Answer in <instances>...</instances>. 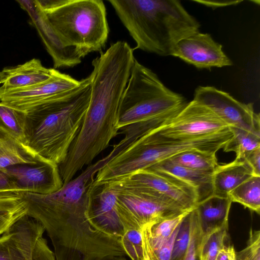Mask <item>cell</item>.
<instances>
[{"mask_svg": "<svg viewBox=\"0 0 260 260\" xmlns=\"http://www.w3.org/2000/svg\"><path fill=\"white\" fill-rule=\"evenodd\" d=\"M160 80L157 75L135 59L119 108L118 127L155 119H169L187 103Z\"/></svg>", "mask_w": 260, "mask_h": 260, "instance_id": "cell-5", "label": "cell"}, {"mask_svg": "<svg viewBox=\"0 0 260 260\" xmlns=\"http://www.w3.org/2000/svg\"><path fill=\"white\" fill-rule=\"evenodd\" d=\"M191 210L186 214L179 224L173 243L171 260H183L185 256L191 236Z\"/></svg>", "mask_w": 260, "mask_h": 260, "instance_id": "cell-29", "label": "cell"}, {"mask_svg": "<svg viewBox=\"0 0 260 260\" xmlns=\"http://www.w3.org/2000/svg\"><path fill=\"white\" fill-rule=\"evenodd\" d=\"M237 260H260V232L250 231L247 245L245 248L236 252Z\"/></svg>", "mask_w": 260, "mask_h": 260, "instance_id": "cell-32", "label": "cell"}, {"mask_svg": "<svg viewBox=\"0 0 260 260\" xmlns=\"http://www.w3.org/2000/svg\"><path fill=\"white\" fill-rule=\"evenodd\" d=\"M121 243L132 260H144L141 230H128L121 237Z\"/></svg>", "mask_w": 260, "mask_h": 260, "instance_id": "cell-30", "label": "cell"}, {"mask_svg": "<svg viewBox=\"0 0 260 260\" xmlns=\"http://www.w3.org/2000/svg\"><path fill=\"white\" fill-rule=\"evenodd\" d=\"M3 171L11 177L19 192L49 194L63 184L58 165L40 156L35 163L14 165Z\"/></svg>", "mask_w": 260, "mask_h": 260, "instance_id": "cell-11", "label": "cell"}, {"mask_svg": "<svg viewBox=\"0 0 260 260\" xmlns=\"http://www.w3.org/2000/svg\"><path fill=\"white\" fill-rule=\"evenodd\" d=\"M115 184L119 188L117 212L125 231L141 230L150 223L190 210L163 194L143 189L121 188Z\"/></svg>", "mask_w": 260, "mask_h": 260, "instance_id": "cell-7", "label": "cell"}, {"mask_svg": "<svg viewBox=\"0 0 260 260\" xmlns=\"http://www.w3.org/2000/svg\"><path fill=\"white\" fill-rule=\"evenodd\" d=\"M109 260H127V259H126L125 258H124V257H118L113 258L112 259H110Z\"/></svg>", "mask_w": 260, "mask_h": 260, "instance_id": "cell-38", "label": "cell"}, {"mask_svg": "<svg viewBox=\"0 0 260 260\" xmlns=\"http://www.w3.org/2000/svg\"><path fill=\"white\" fill-rule=\"evenodd\" d=\"M173 162L207 174L213 175L218 164L216 153L189 150L169 158Z\"/></svg>", "mask_w": 260, "mask_h": 260, "instance_id": "cell-24", "label": "cell"}, {"mask_svg": "<svg viewBox=\"0 0 260 260\" xmlns=\"http://www.w3.org/2000/svg\"><path fill=\"white\" fill-rule=\"evenodd\" d=\"M254 175L249 165L244 159H235L217 166L212 175L213 195L229 197L230 192L242 182Z\"/></svg>", "mask_w": 260, "mask_h": 260, "instance_id": "cell-19", "label": "cell"}, {"mask_svg": "<svg viewBox=\"0 0 260 260\" xmlns=\"http://www.w3.org/2000/svg\"><path fill=\"white\" fill-rule=\"evenodd\" d=\"M136 43L135 49L171 55L182 38L199 31V22L177 0H108Z\"/></svg>", "mask_w": 260, "mask_h": 260, "instance_id": "cell-3", "label": "cell"}, {"mask_svg": "<svg viewBox=\"0 0 260 260\" xmlns=\"http://www.w3.org/2000/svg\"><path fill=\"white\" fill-rule=\"evenodd\" d=\"M233 136L230 128L205 137L174 139L160 135L155 128L111 159L97 173L96 180L101 183L117 181L186 151L216 153Z\"/></svg>", "mask_w": 260, "mask_h": 260, "instance_id": "cell-4", "label": "cell"}, {"mask_svg": "<svg viewBox=\"0 0 260 260\" xmlns=\"http://www.w3.org/2000/svg\"><path fill=\"white\" fill-rule=\"evenodd\" d=\"M233 137L223 148L225 152H235L236 158L243 159L250 151L260 147V132L248 131L231 126Z\"/></svg>", "mask_w": 260, "mask_h": 260, "instance_id": "cell-26", "label": "cell"}, {"mask_svg": "<svg viewBox=\"0 0 260 260\" xmlns=\"http://www.w3.org/2000/svg\"><path fill=\"white\" fill-rule=\"evenodd\" d=\"M80 82V80L53 69L51 77L43 82L0 93V102L26 113L55 95L75 88Z\"/></svg>", "mask_w": 260, "mask_h": 260, "instance_id": "cell-13", "label": "cell"}, {"mask_svg": "<svg viewBox=\"0 0 260 260\" xmlns=\"http://www.w3.org/2000/svg\"><path fill=\"white\" fill-rule=\"evenodd\" d=\"M29 15L46 48L51 56L54 69L71 68L81 62L77 50L67 46L33 1H16Z\"/></svg>", "mask_w": 260, "mask_h": 260, "instance_id": "cell-15", "label": "cell"}, {"mask_svg": "<svg viewBox=\"0 0 260 260\" xmlns=\"http://www.w3.org/2000/svg\"><path fill=\"white\" fill-rule=\"evenodd\" d=\"M0 260H18L17 249L11 230L0 236Z\"/></svg>", "mask_w": 260, "mask_h": 260, "instance_id": "cell-33", "label": "cell"}, {"mask_svg": "<svg viewBox=\"0 0 260 260\" xmlns=\"http://www.w3.org/2000/svg\"><path fill=\"white\" fill-rule=\"evenodd\" d=\"M119 188L113 182H95L91 192L87 217L98 231L121 238L125 230L118 216L116 201Z\"/></svg>", "mask_w": 260, "mask_h": 260, "instance_id": "cell-12", "label": "cell"}, {"mask_svg": "<svg viewBox=\"0 0 260 260\" xmlns=\"http://www.w3.org/2000/svg\"><path fill=\"white\" fill-rule=\"evenodd\" d=\"M255 176H260V147L247 153L244 157Z\"/></svg>", "mask_w": 260, "mask_h": 260, "instance_id": "cell-34", "label": "cell"}, {"mask_svg": "<svg viewBox=\"0 0 260 260\" xmlns=\"http://www.w3.org/2000/svg\"><path fill=\"white\" fill-rule=\"evenodd\" d=\"M27 215V208L22 193L0 190V236L10 231Z\"/></svg>", "mask_w": 260, "mask_h": 260, "instance_id": "cell-21", "label": "cell"}, {"mask_svg": "<svg viewBox=\"0 0 260 260\" xmlns=\"http://www.w3.org/2000/svg\"><path fill=\"white\" fill-rule=\"evenodd\" d=\"M228 225L203 236L200 248L201 260H215L219 251L226 245Z\"/></svg>", "mask_w": 260, "mask_h": 260, "instance_id": "cell-28", "label": "cell"}, {"mask_svg": "<svg viewBox=\"0 0 260 260\" xmlns=\"http://www.w3.org/2000/svg\"><path fill=\"white\" fill-rule=\"evenodd\" d=\"M135 59L133 49L118 41L93 60L89 104L66 158L59 165L65 179L71 180L91 164L118 134L120 102Z\"/></svg>", "mask_w": 260, "mask_h": 260, "instance_id": "cell-1", "label": "cell"}, {"mask_svg": "<svg viewBox=\"0 0 260 260\" xmlns=\"http://www.w3.org/2000/svg\"><path fill=\"white\" fill-rule=\"evenodd\" d=\"M0 190H11L17 191L15 185L11 177L6 173L1 170Z\"/></svg>", "mask_w": 260, "mask_h": 260, "instance_id": "cell-36", "label": "cell"}, {"mask_svg": "<svg viewBox=\"0 0 260 260\" xmlns=\"http://www.w3.org/2000/svg\"><path fill=\"white\" fill-rule=\"evenodd\" d=\"M229 129L230 126L213 111L193 100L156 128L160 135L174 139L205 137Z\"/></svg>", "mask_w": 260, "mask_h": 260, "instance_id": "cell-8", "label": "cell"}, {"mask_svg": "<svg viewBox=\"0 0 260 260\" xmlns=\"http://www.w3.org/2000/svg\"><path fill=\"white\" fill-rule=\"evenodd\" d=\"M215 260H237L233 245L227 244L219 252Z\"/></svg>", "mask_w": 260, "mask_h": 260, "instance_id": "cell-35", "label": "cell"}, {"mask_svg": "<svg viewBox=\"0 0 260 260\" xmlns=\"http://www.w3.org/2000/svg\"><path fill=\"white\" fill-rule=\"evenodd\" d=\"M233 202L260 213V176L253 175L242 182L229 193Z\"/></svg>", "mask_w": 260, "mask_h": 260, "instance_id": "cell-25", "label": "cell"}, {"mask_svg": "<svg viewBox=\"0 0 260 260\" xmlns=\"http://www.w3.org/2000/svg\"><path fill=\"white\" fill-rule=\"evenodd\" d=\"M114 182L125 188L146 190L163 194L186 210L193 209L199 201L197 189L175 177L149 169L138 170Z\"/></svg>", "mask_w": 260, "mask_h": 260, "instance_id": "cell-9", "label": "cell"}, {"mask_svg": "<svg viewBox=\"0 0 260 260\" xmlns=\"http://www.w3.org/2000/svg\"><path fill=\"white\" fill-rule=\"evenodd\" d=\"M232 203L229 197L222 198L214 195L197 203L194 209L203 236L229 224Z\"/></svg>", "mask_w": 260, "mask_h": 260, "instance_id": "cell-18", "label": "cell"}, {"mask_svg": "<svg viewBox=\"0 0 260 260\" xmlns=\"http://www.w3.org/2000/svg\"><path fill=\"white\" fill-rule=\"evenodd\" d=\"M193 100L209 108L230 127L260 132L259 114L254 112L252 103H241L213 86H199Z\"/></svg>", "mask_w": 260, "mask_h": 260, "instance_id": "cell-10", "label": "cell"}, {"mask_svg": "<svg viewBox=\"0 0 260 260\" xmlns=\"http://www.w3.org/2000/svg\"><path fill=\"white\" fill-rule=\"evenodd\" d=\"M25 113L0 102V132L25 145Z\"/></svg>", "mask_w": 260, "mask_h": 260, "instance_id": "cell-27", "label": "cell"}, {"mask_svg": "<svg viewBox=\"0 0 260 260\" xmlns=\"http://www.w3.org/2000/svg\"><path fill=\"white\" fill-rule=\"evenodd\" d=\"M18 260H55L54 252L43 238V226L27 215L11 229Z\"/></svg>", "mask_w": 260, "mask_h": 260, "instance_id": "cell-16", "label": "cell"}, {"mask_svg": "<svg viewBox=\"0 0 260 260\" xmlns=\"http://www.w3.org/2000/svg\"><path fill=\"white\" fill-rule=\"evenodd\" d=\"M222 46L207 33L194 32L175 45L171 56L178 57L198 69H210L233 64L222 51Z\"/></svg>", "mask_w": 260, "mask_h": 260, "instance_id": "cell-14", "label": "cell"}, {"mask_svg": "<svg viewBox=\"0 0 260 260\" xmlns=\"http://www.w3.org/2000/svg\"><path fill=\"white\" fill-rule=\"evenodd\" d=\"M168 174L195 187L198 191V203L213 194L212 175L176 164L168 159L148 169Z\"/></svg>", "mask_w": 260, "mask_h": 260, "instance_id": "cell-20", "label": "cell"}, {"mask_svg": "<svg viewBox=\"0 0 260 260\" xmlns=\"http://www.w3.org/2000/svg\"><path fill=\"white\" fill-rule=\"evenodd\" d=\"M52 71L53 69L43 66L37 58L16 66L5 68L1 71L3 80L0 93L43 82L51 77Z\"/></svg>", "mask_w": 260, "mask_h": 260, "instance_id": "cell-17", "label": "cell"}, {"mask_svg": "<svg viewBox=\"0 0 260 260\" xmlns=\"http://www.w3.org/2000/svg\"><path fill=\"white\" fill-rule=\"evenodd\" d=\"M36 6L63 43L75 48L82 58L101 52L105 47L109 31L102 0H62L50 8Z\"/></svg>", "mask_w": 260, "mask_h": 260, "instance_id": "cell-6", "label": "cell"}, {"mask_svg": "<svg viewBox=\"0 0 260 260\" xmlns=\"http://www.w3.org/2000/svg\"><path fill=\"white\" fill-rule=\"evenodd\" d=\"M190 210L177 215L159 219L144 226L141 229L143 250L156 247L168 241L176 232L180 222Z\"/></svg>", "mask_w": 260, "mask_h": 260, "instance_id": "cell-22", "label": "cell"}, {"mask_svg": "<svg viewBox=\"0 0 260 260\" xmlns=\"http://www.w3.org/2000/svg\"><path fill=\"white\" fill-rule=\"evenodd\" d=\"M40 157L27 147L0 132V170L16 165L34 164Z\"/></svg>", "mask_w": 260, "mask_h": 260, "instance_id": "cell-23", "label": "cell"}, {"mask_svg": "<svg viewBox=\"0 0 260 260\" xmlns=\"http://www.w3.org/2000/svg\"><path fill=\"white\" fill-rule=\"evenodd\" d=\"M191 236L188 249L183 260H201L200 248L203 235L194 208L192 209Z\"/></svg>", "mask_w": 260, "mask_h": 260, "instance_id": "cell-31", "label": "cell"}, {"mask_svg": "<svg viewBox=\"0 0 260 260\" xmlns=\"http://www.w3.org/2000/svg\"><path fill=\"white\" fill-rule=\"evenodd\" d=\"M2 80H3L2 74L1 72H0V84H2Z\"/></svg>", "mask_w": 260, "mask_h": 260, "instance_id": "cell-39", "label": "cell"}, {"mask_svg": "<svg viewBox=\"0 0 260 260\" xmlns=\"http://www.w3.org/2000/svg\"><path fill=\"white\" fill-rule=\"evenodd\" d=\"M90 76L74 88L58 93L25 113V146L58 165L66 158L86 113Z\"/></svg>", "mask_w": 260, "mask_h": 260, "instance_id": "cell-2", "label": "cell"}, {"mask_svg": "<svg viewBox=\"0 0 260 260\" xmlns=\"http://www.w3.org/2000/svg\"><path fill=\"white\" fill-rule=\"evenodd\" d=\"M196 2L203 4L207 6L216 8L220 7H223L231 5H236L237 3H239L241 1H196Z\"/></svg>", "mask_w": 260, "mask_h": 260, "instance_id": "cell-37", "label": "cell"}]
</instances>
